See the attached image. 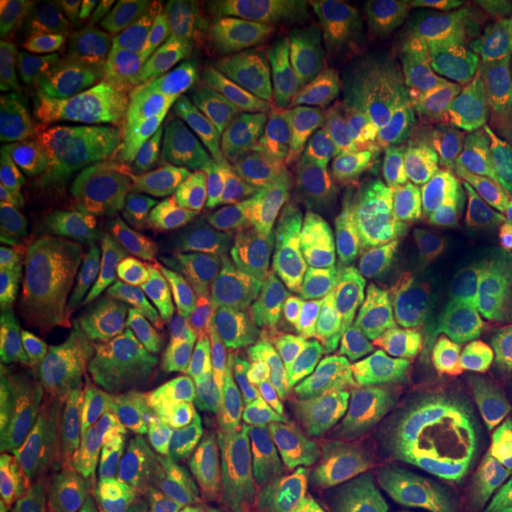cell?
Instances as JSON below:
<instances>
[{"label":"cell","mask_w":512,"mask_h":512,"mask_svg":"<svg viewBox=\"0 0 512 512\" xmlns=\"http://www.w3.org/2000/svg\"><path fill=\"white\" fill-rule=\"evenodd\" d=\"M88 349L121 392L102 460L145 470L192 427L283 392L306 351V332L292 318L254 313L98 316Z\"/></svg>","instance_id":"cell-1"},{"label":"cell","mask_w":512,"mask_h":512,"mask_svg":"<svg viewBox=\"0 0 512 512\" xmlns=\"http://www.w3.org/2000/svg\"><path fill=\"white\" fill-rule=\"evenodd\" d=\"M323 264L316 230L256 200L230 219L169 247L91 240L83 280L110 311L185 304L211 311H294L313 299Z\"/></svg>","instance_id":"cell-2"},{"label":"cell","mask_w":512,"mask_h":512,"mask_svg":"<svg viewBox=\"0 0 512 512\" xmlns=\"http://www.w3.org/2000/svg\"><path fill=\"white\" fill-rule=\"evenodd\" d=\"M337 439L311 408L249 403L192 437L176 479L192 512H311Z\"/></svg>","instance_id":"cell-3"},{"label":"cell","mask_w":512,"mask_h":512,"mask_svg":"<svg viewBox=\"0 0 512 512\" xmlns=\"http://www.w3.org/2000/svg\"><path fill=\"white\" fill-rule=\"evenodd\" d=\"M259 174L204 162L169 145L155 150L86 209L93 238L126 247H169L256 202Z\"/></svg>","instance_id":"cell-4"},{"label":"cell","mask_w":512,"mask_h":512,"mask_svg":"<svg viewBox=\"0 0 512 512\" xmlns=\"http://www.w3.org/2000/svg\"><path fill=\"white\" fill-rule=\"evenodd\" d=\"M403 401L446 418L512 427V370L448 294L415 311Z\"/></svg>","instance_id":"cell-5"},{"label":"cell","mask_w":512,"mask_h":512,"mask_svg":"<svg viewBox=\"0 0 512 512\" xmlns=\"http://www.w3.org/2000/svg\"><path fill=\"white\" fill-rule=\"evenodd\" d=\"M280 107L278 86L235 64H219L176 88L166 145L226 169L261 174Z\"/></svg>","instance_id":"cell-6"},{"label":"cell","mask_w":512,"mask_h":512,"mask_svg":"<svg viewBox=\"0 0 512 512\" xmlns=\"http://www.w3.org/2000/svg\"><path fill=\"white\" fill-rule=\"evenodd\" d=\"M427 81L479 117L512 114V41L491 3L425 0L411 19Z\"/></svg>","instance_id":"cell-7"},{"label":"cell","mask_w":512,"mask_h":512,"mask_svg":"<svg viewBox=\"0 0 512 512\" xmlns=\"http://www.w3.org/2000/svg\"><path fill=\"white\" fill-rule=\"evenodd\" d=\"M91 323L62 261L41 233L0 245V347L41 356L91 337Z\"/></svg>","instance_id":"cell-8"},{"label":"cell","mask_w":512,"mask_h":512,"mask_svg":"<svg viewBox=\"0 0 512 512\" xmlns=\"http://www.w3.org/2000/svg\"><path fill=\"white\" fill-rule=\"evenodd\" d=\"M363 150L354 136L280 119L261 164L259 200L299 228L316 230L349 214V190Z\"/></svg>","instance_id":"cell-9"},{"label":"cell","mask_w":512,"mask_h":512,"mask_svg":"<svg viewBox=\"0 0 512 512\" xmlns=\"http://www.w3.org/2000/svg\"><path fill=\"white\" fill-rule=\"evenodd\" d=\"M444 247L373 228L354 214L330 223L306 332L325 328L377 294L420 278Z\"/></svg>","instance_id":"cell-10"},{"label":"cell","mask_w":512,"mask_h":512,"mask_svg":"<svg viewBox=\"0 0 512 512\" xmlns=\"http://www.w3.org/2000/svg\"><path fill=\"white\" fill-rule=\"evenodd\" d=\"M477 437L475 425L463 418L408 413L356 437H339L332 479L411 494L437 484L451 460Z\"/></svg>","instance_id":"cell-11"},{"label":"cell","mask_w":512,"mask_h":512,"mask_svg":"<svg viewBox=\"0 0 512 512\" xmlns=\"http://www.w3.org/2000/svg\"><path fill=\"white\" fill-rule=\"evenodd\" d=\"M482 121L472 107L427 88L361 159L351 178L349 214L418 183L448 152L472 143Z\"/></svg>","instance_id":"cell-12"},{"label":"cell","mask_w":512,"mask_h":512,"mask_svg":"<svg viewBox=\"0 0 512 512\" xmlns=\"http://www.w3.org/2000/svg\"><path fill=\"white\" fill-rule=\"evenodd\" d=\"M64 64L76 88L147 86L164 93L176 83V55L143 3H88Z\"/></svg>","instance_id":"cell-13"},{"label":"cell","mask_w":512,"mask_h":512,"mask_svg":"<svg viewBox=\"0 0 512 512\" xmlns=\"http://www.w3.org/2000/svg\"><path fill=\"white\" fill-rule=\"evenodd\" d=\"M496 195L491 157L482 150L460 152L451 162L373 207L354 211L361 221L425 245H448L477 221Z\"/></svg>","instance_id":"cell-14"},{"label":"cell","mask_w":512,"mask_h":512,"mask_svg":"<svg viewBox=\"0 0 512 512\" xmlns=\"http://www.w3.org/2000/svg\"><path fill=\"white\" fill-rule=\"evenodd\" d=\"M408 27L399 3H377L361 36L320 72L283 93L280 119H299L354 136L366 119L375 76L394 38Z\"/></svg>","instance_id":"cell-15"},{"label":"cell","mask_w":512,"mask_h":512,"mask_svg":"<svg viewBox=\"0 0 512 512\" xmlns=\"http://www.w3.org/2000/svg\"><path fill=\"white\" fill-rule=\"evenodd\" d=\"M50 425L72 441L110 437L121 415L119 384L93 349H60L5 366Z\"/></svg>","instance_id":"cell-16"},{"label":"cell","mask_w":512,"mask_h":512,"mask_svg":"<svg viewBox=\"0 0 512 512\" xmlns=\"http://www.w3.org/2000/svg\"><path fill=\"white\" fill-rule=\"evenodd\" d=\"M418 283L420 278L408 280L394 290L368 299L366 304L332 320L325 328L306 332L302 361L280 396L287 403H297L318 413L335 406L351 370L399 323Z\"/></svg>","instance_id":"cell-17"},{"label":"cell","mask_w":512,"mask_h":512,"mask_svg":"<svg viewBox=\"0 0 512 512\" xmlns=\"http://www.w3.org/2000/svg\"><path fill=\"white\" fill-rule=\"evenodd\" d=\"M375 10L368 0H302L249 57V67L273 86L306 81L370 27Z\"/></svg>","instance_id":"cell-18"},{"label":"cell","mask_w":512,"mask_h":512,"mask_svg":"<svg viewBox=\"0 0 512 512\" xmlns=\"http://www.w3.org/2000/svg\"><path fill=\"white\" fill-rule=\"evenodd\" d=\"M155 150L143 133L81 138L50 128L43 138V174L64 211L88 209Z\"/></svg>","instance_id":"cell-19"},{"label":"cell","mask_w":512,"mask_h":512,"mask_svg":"<svg viewBox=\"0 0 512 512\" xmlns=\"http://www.w3.org/2000/svg\"><path fill=\"white\" fill-rule=\"evenodd\" d=\"M88 3L3 0L0 5V86L5 93L36 81L69 46Z\"/></svg>","instance_id":"cell-20"},{"label":"cell","mask_w":512,"mask_h":512,"mask_svg":"<svg viewBox=\"0 0 512 512\" xmlns=\"http://www.w3.org/2000/svg\"><path fill=\"white\" fill-rule=\"evenodd\" d=\"M41 117L27 105L3 100L0 105V223L3 228L50 230L43 169Z\"/></svg>","instance_id":"cell-21"},{"label":"cell","mask_w":512,"mask_h":512,"mask_svg":"<svg viewBox=\"0 0 512 512\" xmlns=\"http://www.w3.org/2000/svg\"><path fill=\"white\" fill-rule=\"evenodd\" d=\"M446 512H512V430L489 427L434 484Z\"/></svg>","instance_id":"cell-22"},{"label":"cell","mask_w":512,"mask_h":512,"mask_svg":"<svg viewBox=\"0 0 512 512\" xmlns=\"http://www.w3.org/2000/svg\"><path fill=\"white\" fill-rule=\"evenodd\" d=\"M411 320L401 316L399 323L387 332V337L370 349L351 370L335 406H332L330 427L342 434H363L373 430L384 415L392 411L399 394L401 361L406 351Z\"/></svg>","instance_id":"cell-23"},{"label":"cell","mask_w":512,"mask_h":512,"mask_svg":"<svg viewBox=\"0 0 512 512\" xmlns=\"http://www.w3.org/2000/svg\"><path fill=\"white\" fill-rule=\"evenodd\" d=\"M437 283L489 332L512 366V287L463 240H451L434 259Z\"/></svg>","instance_id":"cell-24"},{"label":"cell","mask_w":512,"mask_h":512,"mask_svg":"<svg viewBox=\"0 0 512 512\" xmlns=\"http://www.w3.org/2000/svg\"><path fill=\"white\" fill-rule=\"evenodd\" d=\"M0 451L5 463L36 484H53L50 475L62 460L53 425L10 370H3L0 392Z\"/></svg>","instance_id":"cell-25"},{"label":"cell","mask_w":512,"mask_h":512,"mask_svg":"<svg viewBox=\"0 0 512 512\" xmlns=\"http://www.w3.org/2000/svg\"><path fill=\"white\" fill-rule=\"evenodd\" d=\"M430 88L427 81L425 60H422L420 43L415 38L411 22L408 27L394 38L389 46L387 55L380 64V72L375 76L373 93H370L366 119L358 131L354 133V140L358 147L366 152L377 143V138L401 117L406 107H411L422 93Z\"/></svg>","instance_id":"cell-26"},{"label":"cell","mask_w":512,"mask_h":512,"mask_svg":"<svg viewBox=\"0 0 512 512\" xmlns=\"http://www.w3.org/2000/svg\"><path fill=\"white\" fill-rule=\"evenodd\" d=\"M164 93L147 86H86L74 88L57 107V119L81 133H124L145 126L159 107Z\"/></svg>","instance_id":"cell-27"},{"label":"cell","mask_w":512,"mask_h":512,"mask_svg":"<svg viewBox=\"0 0 512 512\" xmlns=\"http://www.w3.org/2000/svg\"><path fill=\"white\" fill-rule=\"evenodd\" d=\"M152 24L166 38L169 50L176 60L190 62L200 48V17L204 15V3L200 0H152L143 3Z\"/></svg>","instance_id":"cell-28"},{"label":"cell","mask_w":512,"mask_h":512,"mask_svg":"<svg viewBox=\"0 0 512 512\" xmlns=\"http://www.w3.org/2000/svg\"><path fill=\"white\" fill-rule=\"evenodd\" d=\"M285 10L283 0H254L247 5L245 15L238 22V27L233 29L228 41L226 60L238 62L242 57H252L268 41V36L273 34L275 22H278L280 12Z\"/></svg>","instance_id":"cell-29"},{"label":"cell","mask_w":512,"mask_h":512,"mask_svg":"<svg viewBox=\"0 0 512 512\" xmlns=\"http://www.w3.org/2000/svg\"><path fill=\"white\" fill-rule=\"evenodd\" d=\"M0 503L22 512H60V496L53 484H36L0 460Z\"/></svg>","instance_id":"cell-30"},{"label":"cell","mask_w":512,"mask_h":512,"mask_svg":"<svg viewBox=\"0 0 512 512\" xmlns=\"http://www.w3.org/2000/svg\"><path fill=\"white\" fill-rule=\"evenodd\" d=\"M392 498L375 494L342 479H328L320 484L311 512H394Z\"/></svg>","instance_id":"cell-31"},{"label":"cell","mask_w":512,"mask_h":512,"mask_svg":"<svg viewBox=\"0 0 512 512\" xmlns=\"http://www.w3.org/2000/svg\"><path fill=\"white\" fill-rule=\"evenodd\" d=\"M247 5L242 0H209L204 3V15L200 24V41L197 48L200 50H214L221 46L223 38L233 29L235 19L242 15Z\"/></svg>","instance_id":"cell-32"},{"label":"cell","mask_w":512,"mask_h":512,"mask_svg":"<svg viewBox=\"0 0 512 512\" xmlns=\"http://www.w3.org/2000/svg\"><path fill=\"white\" fill-rule=\"evenodd\" d=\"M479 252L498 278L512 287V216L491 223L484 230L479 238Z\"/></svg>","instance_id":"cell-33"},{"label":"cell","mask_w":512,"mask_h":512,"mask_svg":"<svg viewBox=\"0 0 512 512\" xmlns=\"http://www.w3.org/2000/svg\"><path fill=\"white\" fill-rule=\"evenodd\" d=\"M394 512H446V510L441 508L434 489H430V491H422V494H418V496H413L411 501L399 505Z\"/></svg>","instance_id":"cell-34"},{"label":"cell","mask_w":512,"mask_h":512,"mask_svg":"<svg viewBox=\"0 0 512 512\" xmlns=\"http://www.w3.org/2000/svg\"><path fill=\"white\" fill-rule=\"evenodd\" d=\"M505 200H508V207L512 209V174L508 176V188H505Z\"/></svg>","instance_id":"cell-35"},{"label":"cell","mask_w":512,"mask_h":512,"mask_svg":"<svg viewBox=\"0 0 512 512\" xmlns=\"http://www.w3.org/2000/svg\"><path fill=\"white\" fill-rule=\"evenodd\" d=\"M0 512H22V510H12V508H3Z\"/></svg>","instance_id":"cell-36"},{"label":"cell","mask_w":512,"mask_h":512,"mask_svg":"<svg viewBox=\"0 0 512 512\" xmlns=\"http://www.w3.org/2000/svg\"><path fill=\"white\" fill-rule=\"evenodd\" d=\"M510 430H512V427H510Z\"/></svg>","instance_id":"cell-37"}]
</instances>
